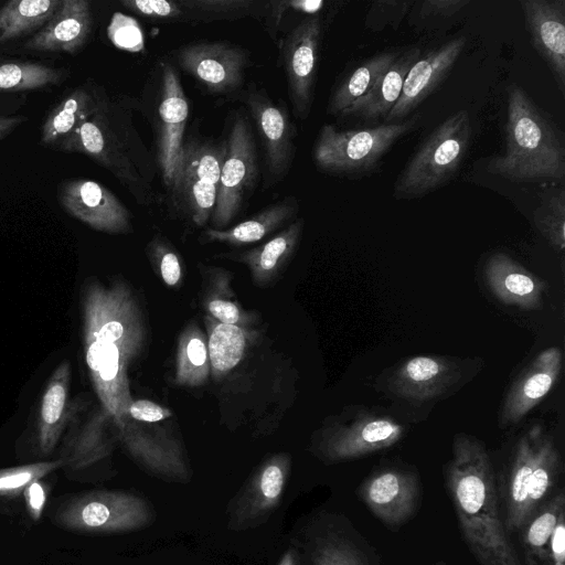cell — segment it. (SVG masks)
<instances>
[{
	"mask_svg": "<svg viewBox=\"0 0 565 565\" xmlns=\"http://www.w3.org/2000/svg\"><path fill=\"white\" fill-rule=\"evenodd\" d=\"M145 324L128 286L90 282L83 297L85 362L103 412L109 416L128 452L145 468L174 478L184 468L179 446L164 436L142 430L129 416L134 402L128 367L143 347Z\"/></svg>",
	"mask_w": 565,
	"mask_h": 565,
	"instance_id": "cell-1",
	"label": "cell"
},
{
	"mask_svg": "<svg viewBox=\"0 0 565 565\" xmlns=\"http://www.w3.org/2000/svg\"><path fill=\"white\" fill-rule=\"evenodd\" d=\"M458 527L479 565H522L501 516L497 478L484 445L467 434L452 441L444 469Z\"/></svg>",
	"mask_w": 565,
	"mask_h": 565,
	"instance_id": "cell-2",
	"label": "cell"
},
{
	"mask_svg": "<svg viewBox=\"0 0 565 565\" xmlns=\"http://www.w3.org/2000/svg\"><path fill=\"white\" fill-rule=\"evenodd\" d=\"M504 151L492 157L487 170L516 182H563L565 146L552 121L522 87H508Z\"/></svg>",
	"mask_w": 565,
	"mask_h": 565,
	"instance_id": "cell-3",
	"label": "cell"
},
{
	"mask_svg": "<svg viewBox=\"0 0 565 565\" xmlns=\"http://www.w3.org/2000/svg\"><path fill=\"white\" fill-rule=\"evenodd\" d=\"M122 107L98 92L95 114L56 150L87 156L118 179L137 201L146 204L153 171L147 149Z\"/></svg>",
	"mask_w": 565,
	"mask_h": 565,
	"instance_id": "cell-4",
	"label": "cell"
},
{
	"mask_svg": "<svg viewBox=\"0 0 565 565\" xmlns=\"http://www.w3.org/2000/svg\"><path fill=\"white\" fill-rule=\"evenodd\" d=\"M563 473L559 449L541 425L518 440L508 471L497 491L507 533H519L556 492Z\"/></svg>",
	"mask_w": 565,
	"mask_h": 565,
	"instance_id": "cell-5",
	"label": "cell"
},
{
	"mask_svg": "<svg viewBox=\"0 0 565 565\" xmlns=\"http://www.w3.org/2000/svg\"><path fill=\"white\" fill-rule=\"evenodd\" d=\"M471 137V119L466 109L447 117L425 139L397 177L394 198H419L443 186L461 164Z\"/></svg>",
	"mask_w": 565,
	"mask_h": 565,
	"instance_id": "cell-6",
	"label": "cell"
},
{
	"mask_svg": "<svg viewBox=\"0 0 565 565\" xmlns=\"http://www.w3.org/2000/svg\"><path fill=\"white\" fill-rule=\"evenodd\" d=\"M416 122L414 117L406 121L345 131L324 125L313 147L315 162L320 170L338 174L369 171Z\"/></svg>",
	"mask_w": 565,
	"mask_h": 565,
	"instance_id": "cell-7",
	"label": "cell"
},
{
	"mask_svg": "<svg viewBox=\"0 0 565 565\" xmlns=\"http://www.w3.org/2000/svg\"><path fill=\"white\" fill-rule=\"evenodd\" d=\"M70 530L94 533L137 531L153 521L149 502L127 491H92L66 502L56 513Z\"/></svg>",
	"mask_w": 565,
	"mask_h": 565,
	"instance_id": "cell-8",
	"label": "cell"
},
{
	"mask_svg": "<svg viewBox=\"0 0 565 565\" xmlns=\"http://www.w3.org/2000/svg\"><path fill=\"white\" fill-rule=\"evenodd\" d=\"M404 431L405 427L392 418L361 409L345 422L329 427L318 452L329 463L354 460L392 447Z\"/></svg>",
	"mask_w": 565,
	"mask_h": 565,
	"instance_id": "cell-9",
	"label": "cell"
},
{
	"mask_svg": "<svg viewBox=\"0 0 565 565\" xmlns=\"http://www.w3.org/2000/svg\"><path fill=\"white\" fill-rule=\"evenodd\" d=\"M257 173L256 148L247 121L238 118L226 140V154L217 184L212 223L222 230L238 213Z\"/></svg>",
	"mask_w": 565,
	"mask_h": 565,
	"instance_id": "cell-10",
	"label": "cell"
},
{
	"mask_svg": "<svg viewBox=\"0 0 565 565\" xmlns=\"http://www.w3.org/2000/svg\"><path fill=\"white\" fill-rule=\"evenodd\" d=\"M358 495L386 527L398 529L417 513L422 488L415 471L387 467L367 476L360 484Z\"/></svg>",
	"mask_w": 565,
	"mask_h": 565,
	"instance_id": "cell-11",
	"label": "cell"
},
{
	"mask_svg": "<svg viewBox=\"0 0 565 565\" xmlns=\"http://www.w3.org/2000/svg\"><path fill=\"white\" fill-rule=\"evenodd\" d=\"M161 71L162 86L156 127L157 162L164 185L172 190L182 163L189 104L174 67L162 62Z\"/></svg>",
	"mask_w": 565,
	"mask_h": 565,
	"instance_id": "cell-12",
	"label": "cell"
},
{
	"mask_svg": "<svg viewBox=\"0 0 565 565\" xmlns=\"http://www.w3.org/2000/svg\"><path fill=\"white\" fill-rule=\"evenodd\" d=\"M306 548L307 565H382L374 547L341 514L317 519Z\"/></svg>",
	"mask_w": 565,
	"mask_h": 565,
	"instance_id": "cell-13",
	"label": "cell"
},
{
	"mask_svg": "<svg viewBox=\"0 0 565 565\" xmlns=\"http://www.w3.org/2000/svg\"><path fill=\"white\" fill-rule=\"evenodd\" d=\"M64 211L95 231L125 234L131 231L129 210L105 185L88 179H67L57 186Z\"/></svg>",
	"mask_w": 565,
	"mask_h": 565,
	"instance_id": "cell-14",
	"label": "cell"
},
{
	"mask_svg": "<svg viewBox=\"0 0 565 565\" xmlns=\"http://www.w3.org/2000/svg\"><path fill=\"white\" fill-rule=\"evenodd\" d=\"M179 65L209 90L226 93L244 79L247 53L228 42H198L180 47Z\"/></svg>",
	"mask_w": 565,
	"mask_h": 565,
	"instance_id": "cell-15",
	"label": "cell"
},
{
	"mask_svg": "<svg viewBox=\"0 0 565 565\" xmlns=\"http://www.w3.org/2000/svg\"><path fill=\"white\" fill-rule=\"evenodd\" d=\"M321 33L320 18L311 15L290 32L284 45L290 99L300 118H306L311 108Z\"/></svg>",
	"mask_w": 565,
	"mask_h": 565,
	"instance_id": "cell-16",
	"label": "cell"
},
{
	"mask_svg": "<svg viewBox=\"0 0 565 565\" xmlns=\"http://www.w3.org/2000/svg\"><path fill=\"white\" fill-rule=\"evenodd\" d=\"M289 468L286 455H276L264 462L231 502L228 526L245 530L265 521L280 502Z\"/></svg>",
	"mask_w": 565,
	"mask_h": 565,
	"instance_id": "cell-17",
	"label": "cell"
},
{
	"mask_svg": "<svg viewBox=\"0 0 565 565\" xmlns=\"http://www.w3.org/2000/svg\"><path fill=\"white\" fill-rule=\"evenodd\" d=\"M525 24L537 53L565 95V0H522Z\"/></svg>",
	"mask_w": 565,
	"mask_h": 565,
	"instance_id": "cell-18",
	"label": "cell"
},
{
	"mask_svg": "<svg viewBox=\"0 0 565 565\" xmlns=\"http://www.w3.org/2000/svg\"><path fill=\"white\" fill-rule=\"evenodd\" d=\"M467 40L459 36L419 57L409 68L402 93L385 116L388 122L408 115L441 83L461 55Z\"/></svg>",
	"mask_w": 565,
	"mask_h": 565,
	"instance_id": "cell-19",
	"label": "cell"
},
{
	"mask_svg": "<svg viewBox=\"0 0 565 565\" xmlns=\"http://www.w3.org/2000/svg\"><path fill=\"white\" fill-rule=\"evenodd\" d=\"M563 355L558 347L542 351L509 390L500 415V425L520 422L550 393L559 377Z\"/></svg>",
	"mask_w": 565,
	"mask_h": 565,
	"instance_id": "cell-20",
	"label": "cell"
},
{
	"mask_svg": "<svg viewBox=\"0 0 565 565\" xmlns=\"http://www.w3.org/2000/svg\"><path fill=\"white\" fill-rule=\"evenodd\" d=\"M92 26L89 1L62 0L56 13L24 43V47L39 52L74 54L87 42Z\"/></svg>",
	"mask_w": 565,
	"mask_h": 565,
	"instance_id": "cell-21",
	"label": "cell"
},
{
	"mask_svg": "<svg viewBox=\"0 0 565 565\" xmlns=\"http://www.w3.org/2000/svg\"><path fill=\"white\" fill-rule=\"evenodd\" d=\"M459 364L443 356H415L404 362L391 376L388 386L395 395L409 401L434 398L460 376Z\"/></svg>",
	"mask_w": 565,
	"mask_h": 565,
	"instance_id": "cell-22",
	"label": "cell"
},
{
	"mask_svg": "<svg viewBox=\"0 0 565 565\" xmlns=\"http://www.w3.org/2000/svg\"><path fill=\"white\" fill-rule=\"evenodd\" d=\"M491 292L501 302L533 310L542 307L544 282L504 253L491 255L484 266Z\"/></svg>",
	"mask_w": 565,
	"mask_h": 565,
	"instance_id": "cell-23",
	"label": "cell"
},
{
	"mask_svg": "<svg viewBox=\"0 0 565 565\" xmlns=\"http://www.w3.org/2000/svg\"><path fill=\"white\" fill-rule=\"evenodd\" d=\"M247 104L265 147L267 168L273 174L281 175L294 153V129L288 113L260 94H250Z\"/></svg>",
	"mask_w": 565,
	"mask_h": 565,
	"instance_id": "cell-24",
	"label": "cell"
},
{
	"mask_svg": "<svg viewBox=\"0 0 565 565\" xmlns=\"http://www.w3.org/2000/svg\"><path fill=\"white\" fill-rule=\"evenodd\" d=\"M419 57L420 50L418 47H409L399 53L369 93L355 100L340 116L360 117L367 120L385 117L397 102L409 68Z\"/></svg>",
	"mask_w": 565,
	"mask_h": 565,
	"instance_id": "cell-25",
	"label": "cell"
},
{
	"mask_svg": "<svg viewBox=\"0 0 565 565\" xmlns=\"http://www.w3.org/2000/svg\"><path fill=\"white\" fill-rule=\"evenodd\" d=\"M71 363L65 360L52 373L41 398L38 443L42 454H50L65 427L70 408Z\"/></svg>",
	"mask_w": 565,
	"mask_h": 565,
	"instance_id": "cell-26",
	"label": "cell"
},
{
	"mask_svg": "<svg viewBox=\"0 0 565 565\" xmlns=\"http://www.w3.org/2000/svg\"><path fill=\"white\" fill-rule=\"evenodd\" d=\"M96 88L78 86L56 104L41 126V145L54 150L97 110Z\"/></svg>",
	"mask_w": 565,
	"mask_h": 565,
	"instance_id": "cell-27",
	"label": "cell"
},
{
	"mask_svg": "<svg viewBox=\"0 0 565 565\" xmlns=\"http://www.w3.org/2000/svg\"><path fill=\"white\" fill-rule=\"evenodd\" d=\"M297 211V200L295 198H287L265 207L250 218L231 228H207L204 232V237L209 242H221L235 246L255 243L277 230Z\"/></svg>",
	"mask_w": 565,
	"mask_h": 565,
	"instance_id": "cell-28",
	"label": "cell"
},
{
	"mask_svg": "<svg viewBox=\"0 0 565 565\" xmlns=\"http://www.w3.org/2000/svg\"><path fill=\"white\" fill-rule=\"evenodd\" d=\"M563 512L565 493L561 488L519 532L524 565H552L551 536Z\"/></svg>",
	"mask_w": 565,
	"mask_h": 565,
	"instance_id": "cell-29",
	"label": "cell"
},
{
	"mask_svg": "<svg viewBox=\"0 0 565 565\" xmlns=\"http://www.w3.org/2000/svg\"><path fill=\"white\" fill-rule=\"evenodd\" d=\"M303 227V221L297 220L268 242L241 256L253 278L263 284L269 281L296 249Z\"/></svg>",
	"mask_w": 565,
	"mask_h": 565,
	"instance_id": "cell-30",
	"label": "cell"
},
{
	"mask_svg": "<svg viewBox=\"0 0 565 565\" xmlns=\"http://www.w3.org/2000/svg\"><path fill=\"white\" fill-rule=\"evenodd\" d=\"M62 0H10L0 8V43L39 31L58 10Z\"/></svg>",
	"mask_w": 565,
	"mask_h": 565,
	"instance_id": "cell-31",
	"label": "cell"
},
{
	"mask_svg": "<svg viewBox=\"0 0 565 565\" xmlns=\"http://www.w3.org/2000/svg\"><path fill=\"white\" fill-rule=\"evenodd\" d=\"M398 55L399 52L396 51L381 52L355 67L331 95L328 113L340 116L355 100L367 94Z\"/></svg>",
	"mask_w": 565,
	"mask_h": 565,
	"instance_id": "cell-32",
	"label": "cell"
},
{
	"mask_svg": "<svg viewBox=\"0 0 565 565\" xmlns=\"http://www.w3.org/2000/svg\"><path fill=\"white\" fill-rule=\"evenodd\" d=\"M66 68L36 61L0 60V93L36 90L60 85L68 76Z\"/></svg>",
	"mask_w": 565,
	"mask_h": 565,
	"instance_id": "cell-33",
	"label": "cell"
},
{
	"mask_svg": "<svg viewBox=\"0 0 565 565\" xmlns=\"http://www.w3.org/2000/svg\"><path fill=\"white\" fill-rule=\"evenodd\" d=\"M210 370L205 338L196 324H189L178 342L174 382L190 387L203 385Z\"/></svg>",
	"mask_w": 565,
	"mask_h": 565,
	"instance_id": "cell-34",
	"label": "cell"
},
{
	"mask_svg": "<svg viewBox=\"0 0 565 565\" xmlns=\"http://www.w3.org/2000/svg\"><path fill=\"white\" fill-rule=\"evenodd\" d=\"M246 332L241 326L214 323L210 330L207 352L214 379H221L243 359Z\"/></svg>",
	"mask_w": 565,
	"mask_h": 565,
	"instance_id": "cell-35",
	"label": "cell"
},
{
	"mask_svg": "<svg viewBox=\"0 0 565 565\" xmlns=\"http://www.w3.org/2000/svg\"><path fill=\"white\" fill-rule=\"evenodd\" d=\"M171 191L198 226H203L212 216L216 202V185L203 182L189 172L180 170Z\"/></svg>",
	"mask_w": 565,
	"mask_h": 565,
	"instance_id": "cell-36",
	"label": "cell"
},
{
	"mask_svg": "<svg viewBox=\"0 0 565 565\" xmlns=\"http://www.w3.org/2000/svg\"><path fill=\"white\" fill-rule=\"evenodd\" d=\"M225 154L226 140L222 143L184 141L180 170L217 186Z\"/></svg>",
	"mask_w": 565,
	"mask_h": 565,
	"instance_id": "cell-37",
	"label": "cell"
},
{
	"mask_svg": "<svg viewBox=\"0 0 565 565\" xmlns=\"http://www.w3.org/2000/svg\"><path fill=\"white\" fill-rule=\"evenodd\" d=\"M534 223L556 250L564 249L565 191L563 186H552L542 193L540 205L534 211Z\"/></svg>",
	"mask_w": 565,
	"mask_h": 565,
	"instance_id": "cell-38",
	"label": "cell"
},
{
	"mask_svg": "<svg viewBox=\"0 0 565 565\" xmlns=\"http://www.w3.org/2000/svg\"><path fill=\"white\" fill-rule=\"evenodd\" d=\"M63 465L64 460L57 459L0 469V497L20 495L29 484L41 480Z\"/></svg>",
	"mask_w": 565,
	"mask_h": 565,
	"instance_id": "cell-39",
	"label": "cell"
},
{
	"mask_svg": "<svg viewBox=\"0 0 565 565\" xmlns=\"http://www.w3.org/2000/svg\"><path fill=\"white\" fill-rule=\"evenodd\" d=\"M121 4L137 14L152 20L196 19L195 13L184 3V0H122Z\"/></svg>",
	"mask_w": 565,
	"mask_h": 565,
	"instance_id": "cell-40",
	"label": "cell"
},
{
	"mask_svg": "<svg viewBox=\"0 0 565 565\" xmlns=\"http://www.w3.org/2000/svg\"><path fill=\"white\" fill-rule=\"evenodd\" d=\"M198 20L241 18L252 10V0H184Z\"/></svg>",
	"mask_w": 565,
	"mask_h": 565,
	"instance_id": "cell-41",
	"label": "cell"
},
{
	"mask_svg": "<svg viewBox=\"0 0 565 565\" xmlns=\"http://www.w3.org/2000/svg\"><path fill=\"white\" fill-rule=\"evenodd\" d=\"M413 3L411 0L374 1L365 17L364 25L374 31L386 26L397 28Z\"/></svg>",
	"mask_w": 565,
	"mask_h": 565,
	"instance_id": "cell-42",
	"label": "cell"
},
{
	"mask_svg": "<svg viewBox=\"0 0 565 565\" xmlns=\"http://www.w3.org/2000/svg\"><path fill=\"white\" fill-rule=\"evenodd\" d=\"M153 254L159 258V268L163 281L168 286H175L180 281L182 270L178 255L164 245L161 239H153Z\"/></svg>",
	"mask_w": 565,
	"mask_h": 565,
	"instance_id": "cell-43",
	"label": "cell"
},
{
	"mask_svg": "<svg viewBox=\"0 0 565 565\" xmlns=\"http://www.w3.org/2000/svg\"><path fill=\"white\" fill-rule=\"evenodd\" d=\"M129 416L136 423H157L171 417L172 413L149 399H134L129 406Z\"/></svg>",
	"mask_w": 565,
	"mask_h": 565,
	"instance_id": "cell-44",
	"label": "cell"
},
{
	"mask_svg": "<svg viewBox=\"0 0 565 565\" xmlns=\"http://www.w3.org/2000/svg\"><path fill=\"white\" fill-rule=\"evenodd\" d=\"M206 308L210 315L221 323L236 326L242 323V312L234 301L215 297L209 300Z\"/></svg>",
	"mask_w": 565,
	"mask_h": 565,
	"instance_id": "cell-45",
	"label": "cell"
},
{
	"mask_svg": "<svg viewBox=\"0 0 565 565\" xmlns=\"http://www.w3.org/2000/svg\"><path fill=\"white\" fill-rule=\"evenodd\" d=\"M469 4L468 0H425L422 2L420 15L448 18Z\"/></svg>",
	"mask_w": 565,
	"mask_h": 565,
	"instance_id": "cell-46",
	"label": "cell"
},
{
	"mask_svg": "<svg viewBox=\"0 0 565 565\" xmlns=\"http://www.w3.org/2000/svg\"><path fill=\"white\" fill-rule=\"evenodd\" d=\"M23 495L29 515L32 520L38 521L46 502L45 484L41 480H36L25 488Z\"/></svg>",
	"mask_w": 565,
	"mask_h": 565,
	"instance_id": "cell-47",
	"label": "cell"
},
{
	"mask_svg": "<svg viewBox=\"0 0 565 565\" xmlns=\"http://www.w3.org/2000/svg\"><path fill=\"white\" fill-rule=\"evenodd\" d=\"M552 565H565V512L561 513L551 536Z\"/></svg>",
	"mask_w": 565,
	"mask_h": 565,
	"instance_id": "cell-48",
	"label": "cell"
},
{
	"mask_svg": "<svg viewBox=\"0 0 565 565\" xmlns=\"http://www.w3.org/2000/svg\"><path fill=\"white\" fill-rule=\"evenodd\" d=\"M28 117L21 114L0 113V141L11 135L18 127L23 125Z\"/></svg>",
	"mask_w": 565,
	"mask_h": 565,
	"instance_id": "cell-49",
	"label": "cell"
},
{
	"mask_svg": "<svg viewBox=\"0 0 565 565\" xmlns=\"http://www.w3.org/2000/svg\"><path fill=\"white\" fill-rule=\"evenodd\" d=\"M288 7L306 14L317 15L324 2L321 0H292L287 1Z\"/></svg>",
	"mask_w": 565,
	"mask_h": 565,
	"instance_id": "cell-50",
	"label": "cell"
},
{
	"mask_svg": "<svg viewBox=\"0 0 565 565\" xmlns=\"http://www.w3.org/2000/svg\"><path fill=\"white\" fill-rule=\"evenodd\" d=\"M299 553L296 547L288 548L277 565H299Z\"/></svg>",
	"mask_w": 565,
	"mask_h": 565,
	"instance_id": "cell-51",
	"label": "cell"
},
{
	"mask_svg": "<svg viewBox=\"0 0 565 565\" xmlns=\"http://www.w3.org/2000/svg\"><path fill=\"white\" fill-rule=\"evenodd\" d=\"M434 565H447V564L443 561H439V562L435 563Z\"/></svg>",
	"mask_w": 565,
	"mask_h": 565,
	"instance_id": "cell-52",
	"label": "cell"
}]
</instances>
